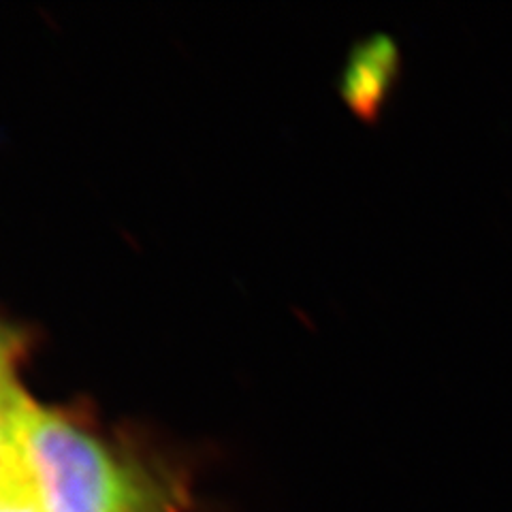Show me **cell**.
<instances>
[{
	"label": "cell",
	"mask_w": 512,
	"mask_h": 512,
	"mask_svg": "<svg viewBox=\"0 0 512 512\" xmlns=\"http://www.w3.org/2000/svg\"><path fill=\"white\" fill-rule=\"evenodd\" d=\"M0 512H45L15 446L0 461Z\"/></svg>",
	"instance_id": "3"
},
{
	"label": "cell",
	"mask_w": 512,
	"mask_h": 512,
	"mask_svg": "<svg viewBox=\"0 0 512 512\" xmlns=\"http://www.w3.org/2000/svg\"><path fill=\"white\" fill-rule=\"evenodd\" d=\"M22 391L15 384L0 391V461L13 451V410L18 404Z\"/></svg>",
	"instance_id": "4"
},
{
	"label": "cell",
	"mask_w": 512,
	"mask_h": 512,
	"mask_svg": "<svg viewBox=\"0 0 512 512\" xmlns=\"http://www.w3.org/2000/svg\"><path fill=\"white\" fill-rule=\"evenodd\" d=\"M402 73V52L389 35H372L355 45L342 75V96L361 120H376Z\"/></svg>",
	"instance_id": "2"
},
{
	"label": "cell",
	"mask_w": 512,
	"mask_h": 512,
	"mask_svg": "<svg viewBox=\"0 0 512 512\" xmlns=\"http://www.w3.org/2000/svg\"><path fill=\"white\" fill-rule=\"evenodd\" d=\"M18 357V338L9 329L0 327V391L9 389L11 380V365Z\"/></svg>",
	"instance_id": "5"
},
{
	"label": "cell",
	"mask_w": 512,
	"mask_h": 512,
	"mask_svg": "<svg viewBox=\"0 0 512 512\" xmlns=\"http://www.w3.org/2000/svg\"><path fill=\"white\" fill-rule=\"evenodd\" d=\"M13 446L45 512H148L150 491L109 448L24 393L13 410Z\"/></svg>",
	"instance_id": "1"
}]
</instances>
